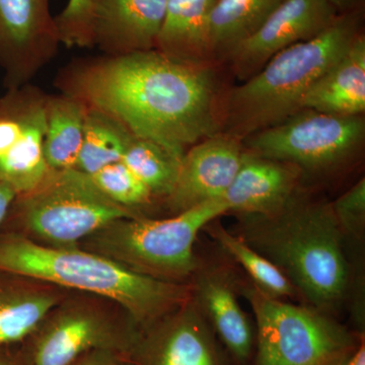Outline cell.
Masks as SVG:
<instances>
[{"mask_svg":"<svg viewBox=\"0 0 365 365\" xmlns=\"http://www.w3.org/2000/svg\"><path fill=\"white\" fill-rule=\"evenodd\" d=\"M360 33L361 9H357L340 14L316 37L274 55L223 97L222 132L244 140L300 111L309 88Z\"/></svg>","mask_w":365,"mask_h":365,"instance_id":"obj_4","label":"cell"},{"mask_svg":"<svg viewBox=\"0 0 365 365\" xmlns=\"http://www.w3.org/2000/svg\"><path fill=\"white\" fill-rule=\"evenodd\" d=\"M282 0H216L208 26V58L225 61L235 46L260 28Z\"/></svg>","mask_w":365,"mask_h":365,"instance_id":"obj_20","label":"cell"},{"mask_svg":"<svg viewBox=\"0 0 365 365\" xmlns=\"http://www.w3.org/2000/svg\"><path fill=\"white\" fill-rule=\"evenodd\" d=\"M56 304L42 292H20L0 297V344L18 342L37 331Z\"/></svg>","mask_w":365,"mask_h":365,"instance_id":"obj_25","label":"cell"},{"mask_svg":"<svg viewBox=\"0 0 365 365\" xmlns=\"http://www.w3.org/2000/svg\"><path fill=\"white\" fill-rule=\"evenodd\" d=\"M228 258L241 266L250 282L273 299H302L299 292L280 269L234 232L213 220L203 228Z\"/></svg>","mask_w":365,"mask_h":365,"instance_id":"obj_22","label":"cell"},{"mask_svg":"<svg viewBox=\"0 0 365 365\" xmlns=\"http://www.w3.org/2000/svg\"><path fill=\"white\" fill-rule=\"evenodd\" d=\"M91 178L108 198L130 210L150 205L155 198L122 160L107 165Z\"/></svg>","mask_w":365,"mask_h":365,"instance_id":"obj_26","label":"cell"},{"mask_svg":"<svg viewBox=\"0 0 365 365\" xmlns=\"http://www.w3.org/2000/svg\"><path fill=\"white\" fill-rule=\"evenodd\" d=\"M135 333H123L95 314L76 312L43 329L33 347V365H72L97 350L128 355Z\"/></svg>","mask_w":365,"mask_h":365,"instance_id":"obj_17","label":"cell"},{"mask_svg":"<svg viewBox=\"0 0 365 365\" xmlns=\"http://www.w3.org/2000/svg\"><path fill=\"white\" fill-rule=\"evenodd\" d=\"M339 14L350 13V11L361 9L364 0H329Z\"/></svg>","mask_w":365,"mask_h":365,"instance_id":"obj_32","label":"cell"},{"mask_svg":"<svg viewBox=\"0 0 365 365\" xmlns=\"http://www.w3.org/2000/svg\"><path fill=\"white\" fill-rule=\"evenodd\" d=\"M223 200L209 201L165 220L136 216L103 230L101 245L126 267L157 279H191L199 262L194 245L200 230L227 215Z\"/></svg>","mask_w":365,"mask_h":365,"instance_id":"obj_6","label":"cell"},{"mask_svg":"<svg viewBox=\"0 0 365 365\" xmlns=\"http://www.w3.org/2000/svg\"><path fill=\"white\" fill-rule=\"evenodd\" d=\"M239 294L256 321V365L333 364L364 337L307 304L268 297L248 279L239 280Z\"/></svg>","mask_w":365,"mask_h":365,"instance_id":"obj_5","label":"cell"},{"mask_svg":"<svg viewBox=\"0 0 365 365\" xmlns=\"http://www.w3.org/2000/svg\"><path fill=\"white\" fill-rule=\"evenodd\" d=\"M304 175L292 163L245 150L234 181L223 197L228 213L270 215L284 208L302 189Z\"/></svg>","mask_w":365,"mask_h":365,"instance_id":"obj_15","label":"cell"},{"mask_svg":"<svg viewBox=\"0 0 365 365\" xmlns=\"http://www.w3.org/2000/svg\"><path fill=\"white\" fill-rule=\"evenodd\" d=\"M181 160L160 144L136 136H132L122 158L155 198L165 199L176 184Z\"/></svg>","mask_w":365,"mask_h":365,"instance_id":"obj_24","label":"cell"},{"mask_svg":"<svg viewBox=\"0 0 365 365\" xmlns=\"http://www.w3.org/2000/svg\"><path fill=\"white\" fill-rule=\"evenodd\" d=\"M59 45L50 0H0V69L6 90L29 83Z\"/></svg>","mask_w":365,"mask_h":365,"instance_id":"obj_10","label":"cell"},{"mask_svg":"<svg viewBox=\"0 0 365 365\" xmlns=\"http://www.w3.org/2000/svg\"><path fill=\"white\" fill-rule=\"evenodd\" d=\"M215 2L168 0L155 50L179 61L211 64L208 58V26Z\"/></svg>","mask_w":365,"mask_h":365,"instance_id":"obj_19","label":"cell"},{"mask_svg":"<svg viewBox=\"0 0 365 365\" xmlns=\"http://www.w3.org/2000/svg\"><path fill=\"white\" fill-rule=\"evenodd\" d=\"M340 359H339V360H340ZM339 360H338V361H337V362H335V364H330V365H337V364H338V362H339Z\"/></svg>","mask_w":365,"mask_h":365,"instance_id":"obj_34","label":"cell"},{"mask_svg":"<svg viewBox=\"0 0 365 365\" xmlns=\"http://www.w3.org/2000/svg\"><path fill=\"white\" fill-rule=\"evenodd\" d=\"M168 0H93V45L107 56L155 49Z\"/></svg>","mask_w":365,"mask_h":365,"instance_id":"obj_16","label":"cell"},{"mask_svg":"<svg viewBox=\"0 0 365 365\" xmlns=\"http://www.w3.org/2000/svg\"><path fill=\"white\" fill-rule=\"evenodd\" d=\"M123 353L97 350L85 355L72 365H134Z\"/></svg>","mask_w":365,"mask_h":365,"instance_id":"obj_29","label":"cell"},{"mask_svg":"<svg viewBox=\"0 0 365 365\" xmlns=\"http://www.w3.org/2000/svg\"><path fill=\"white\" fill-rule=\"evenodd\" d=\"M337 116H364L365 112V36H357L344 54L314 83L302 104Z\"/></svg>","mask_w":365,"mask_h":365,"instance_id":"obj_18","label":"cell"},{"mask_svg":"<svg viewBox=\"0 0 365 365\" xmlns=\"http://www.w3.org/2000/svg\"><path fill=\"white\" fill-rule=\"evenodd\" d=\"M364 116H337L302 109L252 134L244 148L297 165L304 175H330L353 162L364 148Z\"/></svg>","mask_w":365,"mask_h":365,"instance_id":"obj_8","label":"cell"},{"mask_svg":"<svg viewBox=\"0 0 365 365\" xmlns=\"http://www.w3.org/2000/svg\"><path fill=\"white\" fill-rule=\"evenodd\" d=\"M16 201L26 227L55 247H69L118 220L138 216L108 198L91 176L76 168L50 170L35 189L18 195Z\"/></svg>","mask_w":365,"mask_h":365,"instance_id":"obj_7","label":"cell"},{"mask_svg":"<svg viewBox=\"0 0 365 365\" xmlns=\"http://www.w3.org/2000/svg\"><path fill=\"white\" fill-rule=\"evenodd\" d=\"M237 217L234 234L279 268L307 306L337 311L351 275L331 202L302 188L274 215Z\"/></svg>","mask_w":365,"mask_h":365,"instance_id":"obj_2","label":"cell"},{"mask_svg":"<svg viewBox=\"0 0 365 365\" xmlns=\"http://www.w3.org/2000/svg\"><path fill=\"white\" fill-rule=\"evenodd\" d=\"M244 150L241 139L225 132L192 145L182 158L176 184L165 199L170 210L176 215L209 201L222 200Z\"/></svg>","mask_w":365,"mask_h":365,"instance_id":"obj_13","label":"cell"},{"mask_svg":"<svg viewBox=\"0 0 365 365\" xmlns=\"http://www.w3.org/2000/svg\"><path fill=\"white\" fill-rule=\"evenodd\" d=\"M60 44L90 48L93 45V0H68L66 9L54 16Z\"/></svg>","mask_w":365,"mask_h":365,"instance_id":"obj_27","label":"cell"},{"mask_svg":"<svg viewBox=\"0 0 365 365\" xmlns=\"http://www.w3.org/2000/svg\"><path fill=\"white\" fill-rule=\"evenodd\" d=\"M57 86L180 158L222 132L223 97L212 64L179 61L155 49L106 55L71 64Z\"/></svg>","mask_w":365,"mask_h":365,"instance_id":"obj_1","label":"cell"},{"mask_svg":"<svg viewBox=\"0 0 365 365\" xmlns=\"http://www.w3.org/2000/svg\"><path fill=\"white\" fill-rule=\"evenodd\" d=\"M339 14L329 0H282L256 32L235 46L225 61L242 83L274 55L324 32Z\"/></svg>","mask_w":365,"mask_h":365,"instance_id":"obj_12","label":"cell"},{"mask_svg":"<svg viewBox=\"0 0 365 365\" xmlns=\"http://www.w3.org/2000/svg\"><path fill=\"white\" fill-rule=\"evenodd\" d=\"M132 136L109 115L88 107L76 169L91 176L107 165L121 162Z\"/></svg>","mask_w":365,"mask_h":365,"instance_id":"obj_23","label":"cell"},{"mask_svg":"<svg viewBox=\"0 0 365 365\" xmlns=\"http://www.w3.org/2000/svg\"><path fill=\"white\" fill-rule=\"evenodd\" d=\"M334 216L343 237L361 241L365 232V179L362 178L351 188L331 202Z\"/></svg>","mask_w":365,"mask_h":365,"instance_id":"obj_28","label":"cell"},{"mask_svg":"<svg viewBox=\"0 0 365 365\" xmlns=\"http://www.w3.org/2000/svg\"><path fill=\"white\" fill-rule=\"evenodd\" d=\"M47 98L30 83L0 96V182L18 195L35 189L50 170L44 157Z\"/></svg>","mask_w":365,"mask_h":365,"instance_id":"obj_9","label":"cell"},{"mask_svg":"<svg viewBox=\"0 0 365 365\" xmlns=\"http://www.w3.org/2000/svg\"><path fill=\"white\" fill-rule=\"evenodd\" d=\"M0 270L102 295L123 307L141 327L176 311L192 297L189 283L157 279L106 257L42 246L21 235L0 240Z\"/></svg>","mask_w":365,"mask_h":365,"instance_id":"obj_3","label":"cell"},{"mask_svg":"<svg viewBox=\"0 0 365 365\" xmlns=\"http://www.w3.org/2000/svg\"><path fill=\"white\" fill-rule=\"evenodd\" d=\"M18 193L6 182H0V223L16 201Z\"/></svg>","mask_w":365,"mask_h":365,"instance_id":"obj_30","label":"cell"},{"mask_svg":"<svg viewBox=\"0 0 365 365\" xmlns=\"http://www.w3.org/2000/svg\"><path fill=\"white\" fill-rule=\"evenodd\" d=\"M88 105L61 93L48 96L44 157L50 170L73 169L83 144Z\"/></svg>","mask_w":365,"mask_h":365,"instance_id":"obj_21","label":"cell"},{"mask_svg":"<svg viewBox=\"0 0 365 365\" xmlns=\"http://www.w3.org/2000/svg\"><path fill=\"white\" fill-rule=\"evenodd\" d=\"M337 365H365V342L364 337L359 341L349 352L346 353L338 362Z\"/></svg>","mask_w":365,"mask_h":365,"instance_id":"obj_31","label":"cell"},{"mask_svg":"<svg viewBox=\"0 0 365 365\" xmlns=\"http://www.w3.org/2000/svg\"><path fill=\"white\" fill-rule=\"evenodd\" d=\"M134 365H228L220 340L193 299L135 333Z\"/></svg>","mask_w":365,"mask_h":365,"instance_id":"obj_11","label":"cell"},{"mask_svg":"<svg viewBox=\"0 0 365 365\" xmlns=\"http://www.w3.org/2000/svg\"><path fill=\"white\" fill-rule=\"evenodd\" d=\"M192 299L232 359L245 364L254 352L255 334L240 304V278L227 266L199 263L191 277Z\"/></svg>","mask_w":365,"mask_h":365,"instance_id":"obj_14","label":"cell"},{"mask_svg":"<svg viewBox=\"0 0 365 365\" xmlns=\"http://www.w3.org/2000/svg\"><path fill=\"white\" fill-rule=\"evenodd\" d=\"M0 365H9V364H6V362H4V361H2V360H0Z\"/></svg>","mask_w":365,"mask_h":365,"instance_id":"obj_33","label":"cell"}]
</instances>
